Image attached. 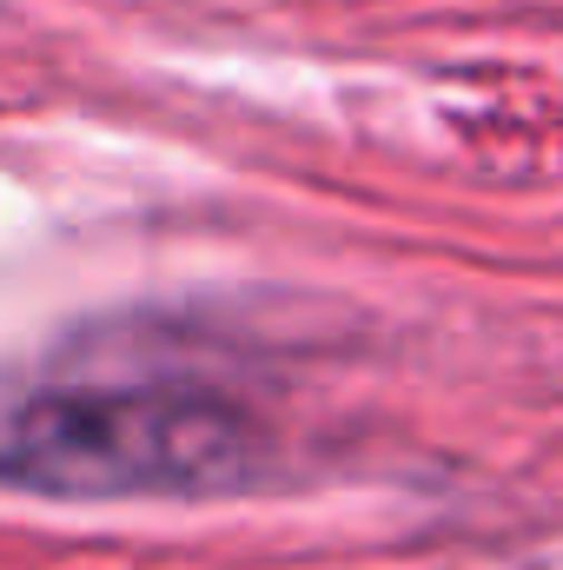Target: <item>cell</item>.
Wrapping results in <instances>:
<instances>
[{
    "label": "cell",
    "instance_id": "6da1fadb",
    "mask_svg": "<svg viewBox=\"0 0 563 570\" xmlns=\"http://www.w3.org/2000/svg\"><path fill=\"white\" fill-rule=\"evenodd\" d=\"M266 425L213 392L166 379L33 385L0 399V484L40 498H213L266 471Z\"/></svg>",
    "mask_w": 563,
    "mask_h": 570
}]
</instances>
